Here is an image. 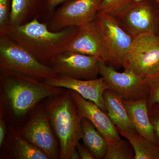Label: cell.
<instances>
[{"label":"cell","instance_id":"cell-12","mask_svg":"<svg viewBox=\"0 0 159 159\" xmlns=\"http://www.w3.org/2000/svg\"><path fill=\"white\" fill-rule=\"evenodd\" d=\"M80 116L89 120L105 138L108 145L121 140L116 126L106 112L96 103L84 99L77 92L69 90Z\"/></svg>","mask_w":159,"mask_h":159},{"label":"cell","instance_id":"cell-2","mask_svg":"<svg viewBox=\"0 0 159 159\" xmlns=\"http://www.w3.org/2000/svg\"><path fill=\"white\" fill-rule=\"evenodd\" d=\"M0 83L1 102L17 119L26 116L43 99L65 92L62 88L13 71L0 70Z\"/></svg>","mask_w":159,"mask_h":159},{"label":"cell","instance_id":"cell-4","mask_svg":"<svg viewBox=\"0 0 159 159\" xmlns=\"http://www.w3.org/2000/svg\"><path fill=\"white\" fill-rule=\"evenodd\" d=\"M0 70L13 71L41 81L58 76L50 66L6 35H0Z\"/></svg>","mask_w":159,"mask_h":159},{"label":"cell","instance_id":"cell-24","mask_svg":"<svg viewBox=\"0 0 159 159\" xmlns=\"http://www.w3.org/2000/svg\"><path fill=\"white\" fill-rule=\"evenodd\" d=\"M13 0H0V35L10 25V17Z\"/></svg>","mask_w":159,"mask_h":159},{"label":"cell","instance_id":"cell-29","mask_svg":"<svg viewBox=\"0 0 159 159\" xmlns=\"http://www.w3.org/2000/svg\"><path fill=\"white\" fill-rule=\"evenodd\" d=\"M80 158V156L78 151H77V148H75L73 151L72 154H71L70 159H79Z\"/></svg>","mask_w":159,"mask_h":159},{"label":"cell","instance_id":"cell-27","mask_svg":"<svg viewBox=\"0 0 159 159\" xmlns=\"http://www.w3.org/2000/svg\"><path fill=\"white\" fill-rule=\"evenodd\" d=\"M76 148L79 152L80 158L81 159H95L93 154L84 145L78 143Z\"/></svg>","mask_w":159,"mask_h":159},{"label":"cell","instance_id":"cell-14","mask_svg":"<svg viewBox=\"0 0 159 159\" xmlns=\"http://www.w3.org/2000/svg\"><path fill=\"white\" fill-rule=\"evenodd\" d=\"M66 51L96 56L106 62L108 52L95 20L79 27Z\"/></svg>","mask_w":159,"mask_h":159},{"label":"cell","instance_id":"cell-20","mask_svg":"<svg viewBox=\"0 0 159 159\" xmlns=\"http://www.w3.org/2000/svg\"><path fill=\"white\" fill-rule=\"evenodd\" d=\"M116 128L120 135L128 140L133 148L134 159H159V148L151 141L139 134Z\"/></svg>","mask_w":159,"mask_h":159},{"label":"cell","instance_id":"cell-21","mask_svg":"<svg viewBox=\"0 0 159 159\" xmlns=\"http://www.w3.org/2000/svg\"><path fill=\"white\" fill-rule=\"evenodd\" d=\"M134 151L128 140L121 139L108 145L104 159H134Z\"/></svg>","mask_w":159,"mask_h":159},{"label":"cell","instance_id":"cell-7","mask_svg":"<svg viewBox=\"0 0 159 159\" xmlns=\"http://www.w3.org/2000/svg\"><path fill=\"white\" fill-rule=\"evenodd\" d=\"M95 21L108 52L106 63L122 66L134 37L125 31L111 15L98 11Z\"/></svg>","mask_w":159,"mask_h":159},{"label":"cell","instance_id":"cell-5","mask_svg":"<svg viewBox=\"0 0 159 159\" xmlns=\"http://www.w3.org/2000/svg\"><path fill=\"white\" fill-rule=\"evenodd\" d=\"M134 37L157 34L159 29V7L154 0L131 2L124 9L111 15Z\"/></svg>","mask_w":159,"mask_h":159},{"label":"cell","instance_id":"cell-11","mask_svg":"<svg viewBox=\"0 0 159 159\" xmlns=\"http://www.w3.org/2000/svg\"><path fill=\"white\" fill-rule=\"evenodd\" d=\"M100 58L66 51L53 60L50 66L57 75L80 80L96 79Z\"/></svg>","mask_w":159,"mask_h":159},{"label":"cell","instance_id":"cell-9","mask_svg":"<svg viewBox=\"0 0 159 159\" xmlns=\"http://www.w3.org/2000/svg\"><path fill=\"white\" fill-rule=\"evenodd\" d=\"M20 132L49 159L59 158L56 137L45 107H39L34 111Z\"/></svg>","mask_w":159,"mask_h":159},{"label":"cell","instance_id":"cell-25","mask_svg":"<svg viewBox=\"0 0 159 159\" xmlns=\"http://www.w3.org/2000/svg\"><path fill=\"white\" fill-rule=\"evenodd\" d=\"M70 1L71 0H44L39 18L42 16L48 20L58 7Z\"/></svg>","mask_w":159,"mask_h":159},{"label":"cell","instance_id":"cell-6","mask_svg":"<svg viewBox=\"0 0 159 159\" xmlns=\"http://www.w3.org/2000/svg\"><path fill=\"white\" fill-rule=\"evenodd\" d=\"M123 67L139 76L148 78L159 71V35L154 33L134 37Z\"/></svg>","mask_w":159,"mask_h":159},{"label":"cell","instance_id":"cell-18","mask_svg":"<svg viewBox=\"0 0 159 159\" xmlns=\"http://www.w3.org/2000/svg\"><path fill=\"white\" fill-rule=\"evenodd\" d=\"M44 0H13L10 26L20 25L39 17Z\"/></svg>","mask_w":159,"mask_h":159},{"label":"cell","instance_id":"cell-23","mask_svg":"<svg viewBox=\"0 0 159 159\" xmlns=\"http://www.w3.org/2000/svg\"><path fill=\"white\" fill-rule=\"evenodd\" d=\"M131 2L132 0H102L98 11L114 14L124 9Z\"/></svg>","mask_w":159,"mask_h":159},{"label":"cell","instance_id":"cell-19","mask_svg":"<svg viewBox=\"0 0 159 159\" xmlns=\"http://www.w3.org/2000/svg\"><path fill=\"white\" fill-rule=\"evenodd\" d=\"M81 139L84 145L90 150L95 159H104L108 147V142L92 122L84 117L81 119Z\"/></svg>","mask_w":159,"mask_h":159},{"label":"cell","instance_id":"cell-28","mask_svg":"<svg viewBox=\"0 0 159 159\" xmlns=\"http://www.w3.org/2000/svg\"><path fill=\"white\" fill-rule=\"evenodd\" d=\"M7 132L6 122L3 118V114L1 112L0 117V147H2L5 142V139Z\"/></svg>","mask_w":159,"mask_h":159},{"label":"cell","instance_id":"cell-3","mask_svg":"<svg viewBox=\"0 0 159 159\" xmlns=\"http://www.w3.org/2000/svg\"><path fill=\"white\" fill-rule=\"evenodd\" d=\"M60 144L59 159H70L82 139L81 119L70 91L49 98L44 106Z\"/></svg>","mask_w":159,"mask_h":159},{"label":"cell","instance_id":"cell-1","mask_svg":"<svg viewBox=\"0 0 159 159\" xmlns=\"http://www.w3.org/2000/svg\"><path fill=\"white\" fill-rule=\"evenodd\" d=\"M79 29L70 27L60 31H51L46 23L41 22L36 18L20 25H9L2 35L10 38L40 62L49 66L66 51Z\"/></svg>","mask_w":159,"mask_h":159},{"label":"cell","instance_id":"cell-10","mask_svg":"<svg viewBox=\"0 0 159 159\" xmlns=\"http://www.w3.org/2000/svg\"><path fill=\"white\" fill-rule=\"evenodd\" d=\"M99 74L105 80L109 89L125 100H136L148 97L145 78L131 71L118 72L100 59Z\"/></svg>","mask_w":159,"mask_h":159},{"label":"cell","instance_id":"cell-22","mask_svg":"<svg viewBox=\"0 0 159 159\" xmlns=\"http://www.w3.org/2000/svg\"><path fill=\"white\" fill-rule=\"evenodd\" d=\"M148 89V109L154 104L159 103V71L153 76L145 78Z\"/></svg>","mask_w":159,"mask_h":159},{"label":"cell","instance_id":"cell-30","mask_svg":"<svg viewBox=\"0 0 159 159\" xmlns=\"http://www.w3.org/2000/svg\"><path fill=\"white\" fill-rule=\"evenodd\" d=\"M132 2H140V1H144V0H132ZM154 1H155L156 2H157L159 0H154Z\"/></svg>","mask_w":159,"mask_h":159},{"label":"cell","instance_id":"cell-17","mask_svg":"<svg viewBox=\"0 0 159 159\" xmlns=\"http://www.w3.org/2000/svg\"><path fill=\"white\" fill-rule=\"evenodd\" d=\"M103 99L107 114L116 126L127 132L137 133L129 117L122 97L109 89L103 93Z\"/></svg>","mask_w":159,"mask_h":159},{"label":"cell","instance_id":"cell-8","mask_svg":"<svg viewBox=\"0 0 159 159\" xmlns=\"http://www.w3.org/2000/svg\"><path fill=\"white\" fill-rule=\"evenodd\" d=\"M102 0H71L58 7L46 23L51 31L80 27L94 20Z\"/></svg>","mask_w":159,"mask_h":159},{"label":"cell","instance_id":"cell-15","mask_svg":"<svg viewBox=\"0 0 159 159\" xmlns=\"http://www.w3.org/2000/svg\"><path fill=\"white\" fill-rule=\"evenodd\" d=\"M148 97L136 100L122 99L129 117L137 133L157 146L156 137L148 115Z\"/></svg>","mask_w":159,"mask_h":159},{"label":"cell","instance_id":"cell-13","mask_svg":"<svg viewBox=\"0 0 159 159\" xmlns=\"http://www.w3.org/2000/svg\"><path fill=\"white\" fill-rule=\"evenodd\" d=\"M43 81L52 86L75 91L84 99L96 103L106 112L103 94L109 88L102 77L92 80H80L58 75L57 77Z\"/></svg>","mask_w":159,"mask_h":159},{"label":"cell","instance_id":"cell-16","mask_svg":"<svg viewBox=\"0 0 159 159\" xmlns=\"http://www.w3.org/2000/svg\"><path fill=\"white\" fill-rule=\"evenodd\" d=\"M6 143L8 158L49 159L43 151L24 138L20 132L12 126L8 129Z\"/></svg>","mask_w":159,"mask_h":159},{"label":"cell","instance_id":"cell-31","mask_svg":"<svg viewBox=\"0 0 159 159\" xmlns=\"http://www.w3.org/2000/svg\"><path fill=\"white\" fill-rule=\"evenodd\" d=\"M157 3L159 7V0L157 2Z\"/></svg>","mask_w":159,"mask_h":159},{"label":"cell","instance_id":"cell-26","mask_svg":"<svg viewBox=\"0 0 159 159\" xmlns=\"http://www.w3.org/2000/svg\"><path fill=\"white\" fill-rule=\"evenodd\" d=\"M148 115L159 148V103L154 104L148 108Z\"/></svg>","mask_w":159,"mask_h":159}]
</instances>
